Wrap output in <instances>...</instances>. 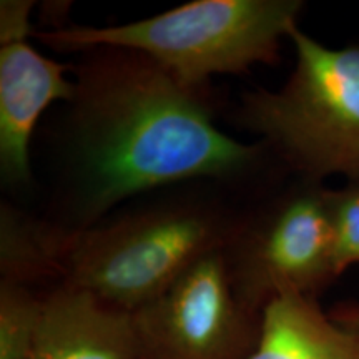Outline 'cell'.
Returning <instances> with one entry per match:
<instances>
[{"mask_svg":"<svg viewBox=\"0 0 359 359\" xmlns=\"http://www.w3.org/2000/svg\"><path fill=\"white\" fill-rule=\"evenodd\" d=\"M85 53L65 125L70 230L100 223L138 193L196 178L243 180L262 167L268 148L223 133L206 90L180 83L140 52L97 47Z\"/></svg>","mask_w":359,"mask_h":359,"instance_id":"6da1fadb","label":"cell"},{"mask_svg":"<svg viewBox=\"0 0 359 359\" xmlns=\"http://www.w3.org/2000/svg\"><path fill=\"white\" fill-rule=\"evenodd\" d=\"M235 223L206 201L168 200L85 230H64L60 283L135 313L223 250Z\"/></svg>","mask_w":359,"mask_h":359,"instance_id":"7a4b0ae2","label":"cell"},{"mask_svg":"<svg viewBox=\"0 0 359 359\" xmlns=\"http://www.w3.org/2000/svg\"><path fill=\"white\" fill-rule=\"evenodd\" d=\"M299 0H195L123 25L62 27L35 34L62 52L118 47L140 52L180 83L206 90L213 75L245 74L280 60V42L298 25Z\"/></svg>","mask_w":359,"mask_h":359,"instance_id":"3957f363","label":"cell"},{"mask_svg":"<svg viewBox=\"0 0 359 359\" xmlns=\"http://www.w3.org/2000/svg\"><path fill=\"white\" fill-rule=\"evenodd\" d=\"M293 74L241 98L238 123L306 182H359V47L327 48L294 25Z\"/></svg>","mask_w":359,"mask_h":359,"instance_id":"277c9868","label":"cell"},{"mask_svg":"<svg viewBox=\"0 0 359 359\" xmlns=\"http://www.w3.org/2000/svg\"><path fill=\"white\" fill-rule=\"evenodd\" d=\"M223 257L233 290L251 311L263 314L285 293L318 299L339 278L331 190L302 180L236 218Z\"/></svg>","mask_w":359,"mask_h":359,"instance_id":"5b68a950","label":"cell"},{"mask_svg":"<svg viewBox=\"0 0 359 359\" xmlns=\"http://www.w3.org/2000/svg\"><path fill=\"white\" fill-rule=\"evenodd\" d=\"M132 314L142 359H251L262 336L263 314L236 296L223 250Z\"/></svg>","mask_w":359,"mask_h":359,"instance_id":"8992f818","label":"cell"},{"mask_svg":"<svg viewBox=\"0 0 359 359\" xmlns=\"http://www.w3.org/2000/svg\"><path fill=\"white\" fill-rule=\"evenodd\" d=\"M67 69L27 40L0 45V170L8 185L32 180L30 140L40 115L53 102H70L75 93Z\"/></svg>","mask_w":359,"mask_h":359,"instance_id":"52a82bcc","label":"cell"},{"mask_svg":"<svg viewBox=\"0 0 359 359\" xmlns=\"http://www.w3.org/2000/svg\"><path fill=\"white\" fill-rule=\"evenodd\" d=\"M30 359H142L133 314L60 283L42 296Z\"/></svg>","mask_w":359,"mask_h":359,"instance_id":"ba28073f","label":"cell"},{"mask_svg":"<svg viewBox=\"0 0 359 359\" xmlns=\"http://www.w3.org/2000/svg\"><path fill=\"white\" fill-rule=\"evenodd\" d=\"M251 359H359V330L336 323L316 298L285 293L264 308Z\"/></svg>","mask_w":359,"mask_h":359,"instance_id":"9c48e42d","label":"cell"},{"mask_svg":"<svg viewBox=\"0 0 359 359\" xmlns=\"http://www.w3.org/2000/svg\"><path fill=\"white\" fill-rule=\"evenodd\" d=\"M64 228L37 223L11 205L0 210V273L2 281L29 286L43 278L60 280Z\"/></svg>","mask_w":359,"mask_h":359,"instance_id":"30bf717a","label":"cell"},{"mask_svg":"<svg viewBox=\"0 0 359 359\" xmlns=\"http://www.w3.org/2000/svg\"><path fill=\"white\" fill-rule=\"evenodd\" d=\"M40 308L29 286L0 281V359H30Z\"/></svg>","mask_w":359,"mask_h":359,"instance_id":"8fae6325","label":"cell"},{"mask_svg":"<svg viewBox=\"0 0 359 359\" xmlns=\"http://www.w3.org/2000/svg\"><path fill=\"white\" fill-rule=\"evenodd\" d=\"M334 222V259L339 276L359 263V182L331 190Z\"/></svg>","mask_w":359,"mask_h":359,"instance_id":"7c38bea8","label":"cell"},{"mask_svg":"<svg viewBox=\"0 0 359 359\" xmlns=\"http://www.w3.org/2000/svg\"><path fill=\"white\" fill-rule=\"evenodd\" d=\"M30 0H2L0 2V45L24 42L34 34L30 24Z\"/></svg>","mask_w":359,"mask_h":359,"instance_id":"4fadbf2b","label":"cell"},{"mask_svg":"<svg viewBox=\"0 0 359 359\" xmlns=\"http://www.w3.org/2000/svg\"><path fill=\"white\" fill-rule=\"evenodd\" d=\"M330 316L333 318L336 323H339V325L358 327L359 330V303H354V302L338 303L330 311Z\"/></svg>","mask_w":359,"mask_h":359,"instance_id":"5bb4252c","label":"cell"}]
</instances>
